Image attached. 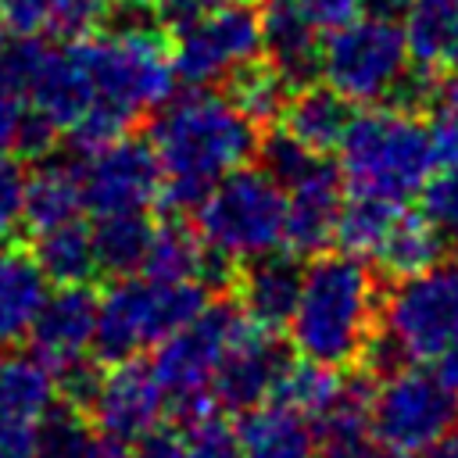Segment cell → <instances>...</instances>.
I'll list each match as a JSON object with an SVG mask.
<instances>
[{"label":"cell","instance_id":"6da1fadb","mask_svg":"<svg viewBox=\"0 0 458 458\" xmlns=\"http://www.w3.org/2000/svg\"><path fill=\"white\" fill-rule=\"evenodd\" d=\"M258 140V125L243 118L225 93H211L208 86H190L182 97L172 93L157 107L147 136L161 165L157 204L193 211L211 182L254 157Z\"/></svg>","mask_w":458,"mask_h":458},{"label":"cell","instance_id":"7a4b0ae2","mask_svg":"<svg viewBox=\"0 0 458 458\" xmlns=\"http://www.w3.org/2000/svg\"><path fill=\"white\" fill-rule=\"evenodd\" d=\"M379 276L376 268L347 250H318L301 268L297 304L290 311V344L297 358L354 369L379 326Z\"/></svg>","mask_w":458,"mask_h":458},{"label":"cell","instance_id":"3957f363","mask_svg":"<svg viewBox=\"0 0 458 458\" xmlns=\"http://www.w3.org/2000/svg\"><path fill=\"white\" fill-rule=\"evenodd\" d=\"M333 154L347 193L386 204H408L437 168L426 118L397 104L354 111Z\"/></svg>","mask_w":458,"mask_h":458},{"label":"cell","instance_id":"277c9868","mask_svg":"<svg viewBox=\"0 0 458 458\" xmlns=\"http://www.w3.org/2000/svg\"><path fill=\"white\" fill-rule=\"evenodd\" d=\"M458 340V265H433L394 279L379 297L376 336L358 361L372 376L397 365L437 361Z\"/></svg>","mask_w":458,"mask_h":458},{"label":"cell","instance_id":"5b68a950","mask_svg":"<svg viewBox=\"0 0 458 458\" xmlns=\"http://www.w3.org/2000/svg\"><path fill=\"white\" fill-rule=\"evenodd\" d=\"M208 301L211 290L197 279H154L143 272L118 276L104 293H97L93 354L100 361L140 358L186 326Z\"/></svg>","mask_w":458,"mask_h":458},{"label":"cell","instance_id":"8992f818","mask_svg":"<svg viewBox=\"0 0 458 458\" xmlns=\"http://www.w3.org/2000/svg\"><path fill=\"white\" fill-rule=\"evenodd\" d=\"M193 229L218 258L233 265L254 261L283 247L286 193L268 172L240 165L193 204Z\"/></svg>","mask_w":458,"mask_h":458},{"label":"cell","instance_id":"52a82bcc","mask_svg":"<svg viewBox=\"0 0 458 458\" xmlns=\"http://www.w3.org/2000/svg\"><path fill=\"white\" fill-rule=\"evenodd\" d=\"M411 64L404 29L390 18H354L326 32L318 79L351 104H383Z\"/></svg>","mask_w":458,"mask_h":458},{"label":"cell","instance_id":"ba28073f","mask_svg":"<svg viewBox=\"0 0 458 458\" xmlns=\"http://www.w3.org/2000/svg\"><path fill=\"white\" fill-rule=\"evenodd\" d=\"M369 415L376 440L394 458H404L458 422V394L437 369L411 361L376 376Z\"/></svg>","mask_w":458,"mask_h":458},{"label":"cell","instance_id":"9c48e42d","mask_svg":"<svg viewBox=\"0 0 458 458\" xmlns=\"http://www.w3.org/2000/svg\"><path fill=\"white\" fill-rule=\"evenodd\" d=\"M240 326L243 315L236 304L208 301L186 326H179L154 347L147 365L157 376L168 408H175L179 415H193L211 404V376Z\"/></svg>","mask_w":458,"mask_h":458},{"label":"cell","instance_id":"30bf717a","mask_svg":"<svg viewBox=\"0 0 458 458\" xmlns=\"http://www.w3.org/2000/svg\"><path fill=\"white\" fill-rule=\"evenodd\" d=\"M172 68L186 86H215L236 64L261 54V11L243 0L208 7L172 32Z\"/></svg>","mask_w":458,"mask_h":458},{"label":"cell","instance_id":"8fae6325","mask_svg":"<svg viewBox=\"0 0 458 458\" xmlns=\"http://www.w3.org/2000/svg\"><path fill=\"white\" fill-rule=\"evenodd\" d=\"M82 211L93 218L100 215H125V211H150L161 200V165L147 140L118 136L75 161Z\"/></svg>","mask_w":458,"mask_h":458},{"label":"cell","instance_id":"7c38bea8","mask_svg":"<svg viewBox=\"0 0 458 458\" xmlns=\"http://www.w3.org/2000/svg\"><path fill=\"white\" fill-rule=\"evenodd\" d=\"M82 411L89 415L93 429L104 440L129 447L143 433H150L154 426L165 422L168 397L147 361L122 358V361H107V369L100 372L93 397L86 401Z\"/></svg>","mask_w":458,"mask_h":458},{"label":"cell","instance_id":"4fadbf2b","mask_svg":"<svg viewBox=\"0 0 458 458\" xmlns=\"http://www.w3.org/2000/svg\"><path fill=\"white\" fill-rule=\"evenodd\" d=\"M290 351L279 340V333L261 329L254 322L243 318V326L236 329V336L229 340L215 376H211V404L218 411H250L265 401L276 397L283 372L290 369Z\"/></svg>","mask_w":458,"mask_h":458},{"label":"cell","instance_id":"5bb4252c","mask_svg":"<svg viewBox=\"0 0 458 458\" xmlns=\"http://www.w3.org/2000/svg\"><path fill=\"white\" fill-rule=\"evenodd\" d=\"M93 329H97V293L89 290V283L50 286L25 340L32 354L54 369L72 358L93 354Z\"/></svg>","mask_w":458,"mask_h":458},{"label":"cell","instance_id":"9a60e30c","mask_svg":"<svg viewBox=\"0 0 458 458\" xmlns=\"http://www.w3.org/2000/svg\"><path fill=\"white\" fill-rule=\"evenodd\" d=\"M286 193V229L283 247L297 258H311L333 243L336 211L344 204V179L336 165L326 157L304 179L283 190Z\"/></svg>","mask_w":458,"mask_h":458},{"label":"cell","instance_id":"2e32d148","mask_svg":"<svg viewBox=\"0 0 458 458\" xmlns=\"http://www.w3.org/2000/svg\"><path fill=\"white\" fill-rule=\"evenodd\" d=\"M301 268L304 265L286 247L236 265L229 290L236 293L240 315L261 329H272V333L286 329L290 311L297 304V290H301Z\"/></svg>","mask_w":458,"mask_h":458},{"label":"cell","instance_id":"e0dca14e","mask_svg":"<svg viewBox=\"0 0 458 458\" xmlns=\"http://www.w3.org/2000/svg\"><path fill=\"white\" fill-rule=\"evenodd\" d=\"M261 57L290 82V89L318 82L322 32L304 18L297 0H268L261 14Z\"/></svg>","mask_w":458,"mask_h":458},{"label":"cell","instance_id":"ac0fdd59","mask_svg":"<svg viewBox=\"0 0 458 458\" xmlns=\"http://www.w3.org/2000/svg\"><path fill=\"white\" fill-rule=\"evenodd\" d=\"M233 433L243 458H318L311 419L283 401H265L250 411H240Z\"/></svg>","mask_w":458,"mask_h":458},{"label":"cell","instance_id":"d6986e66","mask_svg":"<svg viewBox=\"0 0 458 458\" xmlns=\"http://www.w3.org/2000/svg\"><path fill=\"white\" fill-rule=\"evenodd\" d=\"M47 293L50 279L36 265L32 250L0 240V347L25 344Z\"/></svg>","mask_w":458,"mask_h":458},{"label":"cell","instance_id":"ffe728a7","mask_svg":"<svg viewBox=\"0 0 458 458\" xmlns=\"http://www.w3.org/2000/svg\"><path fill=\"white\" fill-rule=\"evenodd\" d=\"M354 114V104L344 100L336 89H329L322 79L318 82H308V86H297L286 104H283V129L304 143L308 150L315 154H333L347 122Z\"/></svg>","mask_w":458,"mask_h":458},{"label":"cell","instance_id":"44dd1931","mask_svg":"<svg viewBox=\"0 0 458 458\" xmlns=\"http://www.w3.org/2000/svg\"><path fill=\"white\" fill-rule=\"evenodd\" d=\"M82 215V190H79V168L75 161L43 157L32 172H25V204H21V225L29 233L72 222Z\"/></svg>","mask_w":458,"mask_h":458},{"label":"cell","instance_id":"7402d4cb","mask_svg":"<svg viewBox=\"0 0 458 458\" xmlns=\"http://www.w3.org/2000/svg\"><path fill=\"white\" fill-rule=\"evenodd\" d=\"M444 250H447V240L433 229V222L422 215V211H408L404 204L394 211L390 225H386V236L376 250V268L390 279H401V276H415L422 268H433L444 261Z\"/></svg>","mask_w":458,"mask_h":458},{"label":"cell","instance_id":"603a6c76","mask_svg":"<svg viewBox=\"0 0 458 458\" xmlns=\"http://www.w3.org/2000/svg\"><path fill=\"white\" fill-rule=\"evenodd\" d=\"M32 236H36L32 258L50 279V286H75V283H89L93 276H100L97 250H93V229L82 222V215L72 222L39 229Z\"/></svg>","mask_w":458,"mask_h":458},{"label":"cell","instance_id":"cb8c5ba5","mask_svg":"<svg viewBox=\"0 0 458 458\" xmlns=\"http://www.w3.org/2000/svg\"><path fill=\"white\" fill-rule=\"evenodd\" d=\"M401 29L415 64L458 68V0H411Z\"/></svg>","mask_w":458,"mask_h":458},{"label":"cell","instance_id":"d4e9b609","mask_svg":"<svg viewBox=\"0 0 458 458\" xmlns=\"http://www.w3.org/2000/svg\"><path fill=\"white\" fill-rule=\"evenodd\" d=\"M57 401L54 372L43 358L14 354L11 347H0V419H25L32 422Z\"/></svg>","mask_w":458,"mask_h":458},{"label":"cell","instance_id":"484cf974","mask_svg":"<svg viewBox=\"0 0 458 458\" xmlns=\"http://www.w3.org/2000/svg\"><path fill=\"white\" fill-rule=\"evenodd\" d=\"M222 86H225V100H229L243 118H250L258 129H261V125H272V122L283 114L286 97L293 93L290 82H286L261 54L250 57V61H243V64H236V68L222 79Z\"/></svg>","mask_w":458,"mask_h":458},{"label":"cell","instance_id":"4316f807","mask_svg":"<svg viewBox=\"0 0 458 458\" xmlns=\"http://www.w3.org/2000/svg\"><path fill=\"white\" fill-rule=\"evenodd\" d=\"M154 222L147 211H125V215H100L93 225V250H97V268L107 272L111 279L118 276H136L147 258Z\"/></svg>","mask_w":458,"mask_h":458},{"label":"cell","instance_id":"83f0119b","mask_svg":"<svg viewBox=\"0 0 458 458\" xmlns=\"http://www.w3.org/2000/svg\"><path fill=\"white\" fill-rule=\"evenodd\" d=\"M100 433L79 404L54 401L32 419V458H97Z\"/></svg>","mask_w":458,"mask_h":458},{"label":"cell","instance_id":"f1b7e54d","mask_svg":"<svg viewBox=\"0 0 458 458\" xmlns=\"http://www.w3.org/2000/svg\"><path fill=\"white\" fill-rule=\"evenodd\" d=\"M397 208L401 204H386V200H372V197H354L351 193V200H344L340 211H336L333 240L340 243V250L372 261Z\"/></svg>","mask_w":458,"mask_h":458},{"label":"cell","instance_id":"f546056e","mask_svg":"<svg viewBox=\"0 0 458 458\" xmlns=\"http://www.w3.org/2000/svg\"><path fill=\"white\" fill-rule=\"evenodd\" d=\"M340 383H344L340 369H329V365H318V361H308V358H293L290 369L283 372L279 390H276L272 401H283L293 411L315 419L340 394Z\"/></svg>","mask_w":458,"mask_h":458},{"label":"cell","instance_id":"4dcf8cb0","mask_svg":"<svg viewBox=\"0 0 458 458\" xmlns=\"http://www.w3.org/2000/svg\"><path fill=\"white\" fill-rule=\"evenodd\" d=\"M426 114H429L426 129L437 165H458V68L437 72Z\"/></svg>","mask_w":458,"mask_h":458},{"label":"cell","instance_id":"1f68e13d","mask_svg":"<svg viewBox=\"0 0 458 458\" xmlns=\"http://www.w3.org/2000/svg\"><path fill=\"white\" fill-rule=\"evenodd\" d=\"M182 433H186V458H243L233 426L225 422V411L215 404L182 415Z\"/></svg>","mask_w":458,"mask_h":458},{"label":"cell","instance_id":"d6a6232c","mask_svg":"<svg viewBox=\"0 0 458 458\" xmlns=\"http://www.w3.org/2000/svg\"><path fill=\"white\" fill-rule=\"evenodd\" d=\"M415 197L433 229L444 240H458V165H440V172H429Z\"/></svg>","mask_w":458,"mask_h":458},{"label":"cell","instance_id":"836d02e7","mask_svg":"<svg viewBox=\"0 0 458 458\" xmlns=\"http://www.w3.org/2000/svg\"><path fill=\"white\" fill-rule=\"evenodd\" d=\"M25 204V165L11 150H0V240H11L21 229Z\"/></svg>","mask_w":458,"mask_h":458},{"label":"cell","instance_id":"e575fe53","mask_svg":"<svg viewBox=\"0 0 458 458\" xmlns=\"http://www.w3.org/2000/svg\"><path fill=\"white\" fill-rule=\"evenodd\" d=\"M111 11V0H54V21L50 29L64 39H79L89 36L104 25Z\"/></svg>","mask_w":458,"mask_h":458},{"label":"cell","instance_id":"d590c367","mask_svg":"<svg viewBox=\"0 0 458 458\" xmlns=\"http://www.w3.org/2000/svg\"><path fill=\"white\" fill-rule=\"evenodd\" d=\"M54 21V0H0V25L11 32H39Z\"/></svg>","mask_w":458,"mask_h":458},{"label":"cell","instance_id":"8d00e7d4","mask_svg":"<svg viewBox=\"0 0 458 458\" xmlns=\"http://www.w3.org/2000/svg\"><path fill=\"white\" fill-rule=\"evenodd\" d=\"M125 458H186V433L175 426H154L136 444H129Z\"/></svg>","mask_w":458,"mask_h":458},{"label":"cell","instance_id":"74e56055","mask_svg":"<svg viewBox=\"0 0 458 458\" xmlns=\"http://www.w3.org/2000/svg\"><path fill=\"white\" fill-rule=\"evenodd\" d=\"M297 7L326 36V32H336L340 25L354 21L358 11H361V0H297Z\"/></svg>","mask_w":458,"mask_h":458},{"label":"cell","instance_id":"f35d334b","mask_svg":"<svg viewBox=\"0 0 458 458\" xmlns=\"http://www.w3.org/2000/svg\"><path fill=\"white\" fill-rule=\"evenodd\" d=\"M25 111H29V104L11 86L0 82V150H11V143H14L18 129H21Z\"/></svg>","mask_w":458,"mask_h":458},{"label":"cell","instance_id":"ab89813d","mask_svg":"<svg viewBox=\"0 0 458 458\" xmlns=\"http://www.w3.org/2000/svg\"><path fill=\"white\" fill-rule=\"evenodd\" d=\"M0 458H32V422L0 419Z\"/></svg>","mask_w":458,"mask_h":458},{"label":"cell","instance_id":"60d3db41","mask_svg":"<svg viewBox=\"0 0 458 458\" xmlns=\"http://www.w3.org/2000/svg\"><path fill=\"white\" fill-rule=\"evenodd\" d=\"M404 458H458V429H444L440 437H433L429 444H422L419 451L404 454Z\"/></svg>","mask_w":458,"mask_h":458},{"label":"cell","instance_id":"b9f144b4","mask_svg":"<svg viewBox=\"0 0 458 458\" xmlns=\"http://www.w3.org/2000/svg\"><path fill=\"white\" fill-rule=\"evenodd\" d=\"M411 0H361V11L365 14H376V18H390V21H401L408 14Z\"/></svg>","mask_w":458,"mask_h":458},{"label":"cell","instance_id":"7bdbcfd3","mask_svg":"<svg viewBox=\"0 0 458 458\" xmlns=\"http://www.w3.org/2000/svg\"><path fill=\"white\" fill-rule=\"evenodd\" d=\"M437 372H440V379L458 394V340L437 358Z\"/></svg>","mask_w":458,"mask_h":458},{"label":"cell","instance_id":"ee69618b","mask_svg":"<svg viewBox=\"0 0 458 458\" xmlns=\"http://www.w3.org/2000/svg\"><path fill=\"white\" fill-rule=\"evenodd\" d=\"M118 4H140V7H154L157 0H118Z\"/></svg>","mask_w":458,"mask_h":458},{"label":"cell","instance_id":"f6af8a7d","mask_svg":"<svg viewBox=\"0 0 458 458\" xmlns=\"http://www.w3.org/2000/svg\"><path fill=\"white\" fill-rule=\"evenodd\" d=\"M208 4H211V7H215V4H225V0H208Z\"/></svg>","mask_w":458,"mask_h":458},{"label":"cell","instance_id":"bcb514c9","mask_svg":"<svg viewBox=\"0 0 458 458\" xmlns=\"http://www.w3.org/2000/svg\"><path fill=\"white\" fill-rule=\"evenodd\" d=\"M0 47H4V25H0Z\"/></svg>","mask_w":458,"mask_h":458}]
</instances>
